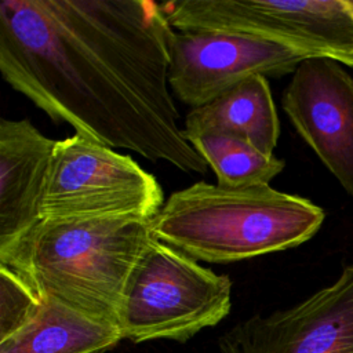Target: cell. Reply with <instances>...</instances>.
Returning a JSON list of instances; mask_svg holds the SVG:
<instances>
[{"label":"cell","mask_w":353,"mask_h":353,"mask_svg":"<svg viewBox=\"0 0 353 353\" xmlns=\"http://www.w3.org/2000/svg\"><path fill=\"white\" fill-rule=\"evenodd\" d=\"M221 353H353V261L298 305L254 314L218 339Z\"/></svg>","instance_id":"8"},{"label":"cell","mask_w":353,"mask_h":353,"mask_svg":"<svg viewBox=\"0 0 353 353\" xmlns=\"http://www.w3.org/2000/svg\"><path fill=\"white\" fill-rule=\"evenodd\" d=\"M182 128L188 141L204 134L229 135L273 156L280 123L268 79L252 76L211 102L190 109Z\"/></svg>","instance_id":"11"},{"label":"cell","mask_w":353,"mask_h":353,"mask_svg":"<svg viewBox=\"0 0 353 353\" xmlns=\"http://www.w3.org/2000/svg\"><path fill=\"white\" fill-rule=\"evenodd\" d=\"M172 30L150 0H3L0 72L74 134L205 174L168 84Z\"/></svg>","instance_id":"1"},{"label":"cell","mask_w":353,"mask_h":353,"mask_svg":"<svg viewBox=\"0 0 353 353\" xmlns=\"http://www.w3.org/2000/svg\"><path fill=\"white\" fill-rule=\"evenodd\" d=\"M230 309L228 274H218L154 239L130 276L119 327L123 339L134 343L186 342L216 325Z\"/></svg>","instance_id":"4"},{"label":"cell","mask_w":353,"mask_h":353,"mask_svg":"<svg viewBox=\"0 0 353 353\" xmlns=\"http://www.w3.org/2000/svg\"><path fill=\"white\" fill-rule=\"evenodd\" d=\"M121 339L117 325L44 298L28 324L0 339V353H99Z\"/></svg>","instance_id":"12"},{"label":"cell","mask_w":353,"mask_h":353,"mask_svg":"<svg viewBox=\"0 0 353 353\" xmlns=\"http://www.w3.org/2000/svg\"><path fill=\"white\" fill-rule=\"evenodd\" d=\"M55 143L28 119L0 120V254L40 221Z\"/></svg>","instance_id":"10"},{"label":"cell","mask_w":353,"mask_h":353,"mask_svg":"<svg viewBox=\"0 0 353 353\" xmlns=\"http://www.w3.org/2000/svg\"><path fill=\"white\" fill-rule=\"evenodd\" d=\"M153 240L148 219H40L0 254V265L17 272L41 299L119 327L130 276Z\"/></svg>","instance_id":"2"},{"label":"cell","mask_w":353,"mask_h":353,"mask_svg":"<svg viewBox=\"0 0 353 353\" xmlns=\"http://www.w3.org/2000/svg\"><path fill=\"white\" fill-rule=\"evenodd\" d=\"M160 7L178 32L262 37L353 66V0H174Z\"/></svg>","instance_id":"5"},{"label":"cell","mask_w":353,"mask_h":353,"mask_svg":"<svg viewBox=\"0 0 353 353\" xmlns=\"http://www.w3.org/2000/svg\"><path fill=\"white\" fill-rule=\"evenodd\" d=\"M189 142L216 175L221 188H251L269 185L284 170V160L268 156L250 142L221 134H204Z\"/></svg>","instance_id":"13"},{"label":"cell","mask_w":353,"mask_h":353,"mask_svg":"<svg viewBox=\"0 0 353 353\" xmlns=\"http://www.w3.org/2000/svg\"><path fill=\"white\" fill-rule=\"evenodd\" d=\"M281 105L303 141L353 196V79L331 58L302 61Z\"/></svg>","instance_id":"9"},{"label":"cell","mask_w":353,"mask_h":353,"mask_svg":"<svg viewBox=\"0 0 353 353\" xmlns=\"http://www.w3.org/2000/svg\"><path fill=\"white\" fill-rule=\"evenodd\" d=\"M164 203L156 176L131 156L74 134L55 143L39 215L152 221Z\"/></svg>","instance_id":"6"},{"label":"cell","mask_w":353,"mask_h":353,"mask_svg":"<svg viewBox=\"0 0 353 353\" xmlns=\"http://www.w3.org/2000/svg\"><path fill=\"white\" fill-rule=\"evenodd\" d=\"M170 88L192 109L252 76L281 77L310 58L292 47L239 33L178 32L170 36Z\"/></svg>","instance_id":"7"},{"label":"cell","mask_w":353,"mask_h":353,"mask_svg":"<svg viewBox=\"0 0 353 353\" xmlns=\"http://www.w3.org/2000/svg\"><path fill=\"white\" fill-rule=\"evenodd\" d=\"M324 216L310 200L270 185L228 189L199 181L171 193L150 229L197 262L230 263L296 247Z\"/></svg>","instance_id":"3"},{"label":"cell","mask_w":353,"mask_h":353,"mask_svg":"<svg viewBox=\"0 0 353 353\" xmlns=\"http://www.w3.org/2000/svg\"><path fill=\"white\" fill-rule=\"evenodd\" d=\"M43 299L17 272L0 265V339L28 324L40 310Z\"/></svg>","instance_id":"14"}]
</instances>
